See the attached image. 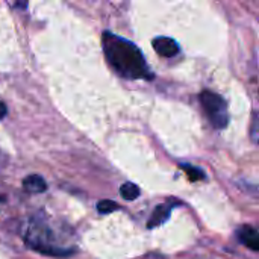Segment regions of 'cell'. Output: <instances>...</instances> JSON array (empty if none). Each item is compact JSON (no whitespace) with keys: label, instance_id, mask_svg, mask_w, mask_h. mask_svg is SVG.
Wrapping results in <instances>:
<instances>
[{"label":"cell","instance_id":"6da1fadb","mask_svg":"<svg viewBox=\"0 0 259 259\" xmlns=\"http://www.w3.org/2000/svg\"><path fill=\"white\" fill-rule=\"evenodd\" d=\"M102 46L108 64L123 79H129V80L153 79V73L147 65L143 52L132 41L120 35H115L112 32H103Z\"/></svg>","mask_w":259,"mask_h":259},{"label":"cell","instance_id":"7a4b0ae2","mask_svg":"<svg viewBox=\"0 0 259 259\" xmlns=\"http://www.w3.org/2000/svg\"><path fill=\"white\" fill-rule=\"evenodd\" d=\"M52 232L47 226L44 225H32L24 237V241L27 244V247H30L32 250L46 255V256H53V258H67L71 256L74 253L73 249H64L59 247L53 243L52 240Z\"/></svg>","mask_w":259,"mask_h":259},{"label":"cell","instance_id":"3957f363","mask_svg":"<svg viewBox=\"0 0 259 259\" xmlns=\"http://www.w3.org/2000/svg\"><path fill=\"white\" fill-rule=\"evenodd\" d=\"M199 102L212 124V127L222 131L229 124V111H228V103L226 100L212 91H202L199 94Z\"/></svg>","mask_w":259,"mask_h":259},{"label":"cell","instance_id":"277c9868","mask_svg":"<svg viewBox=\"0 0 259 259\" xmlns=\"http://www.w3.org/2000/svg\"><path fill=\"white\" fill-rule=\"evenodd\" d=\"M153 49L155 52L159 55V56H164V58H173L179 53V44L170 38V36H156L153 41Z\"/></svg>","mask_w":259,"mask_h":259},{"label":"cell","instance_id":"5b68a950","mask_svg":"<svg viewBox=\"0 0 259 259\" xmlns=\"http://www.w3.org/2000/svg\"><path fill=\"white\" fill-rule=\"evenodd\" d=\"M237 237H238L240 243L244 244L247 249H250L253 252L259 250V234L255 228H252L249 225L241 226L237 232Z\"/></svg>","mask_w":259,"mask_h":259},{"label":"cell","instance_id":"8992f818","mask_svg":"<svg viewBox=\"0 0 259 259\" xmlns=\"http://www.w3.org/2000/svg\"><path fill=\"white\" fill-rule=\"evenodd\" d=\"M170 214H171V206L170 205H159V206H156L153 214H152V217L147 222V228L149 229H155V228L164 225L170 219Z\"/></svg>","mask_w":259,"mask_h":259},{"label":"cell","instance_id":"52a82bcc","mask_svg":"<svg viewBox=\"0 0 259 259\" xmlns=\"http://www.w3.org/2000/svg\"><path fill=\"white\" fill-rule=\"evenodd\" d=\"M23 188L29 193H33V194H38V193H44L47 190V184L46 181L38 176V175H30V176H26L23 179Z\"/></svg>","mask_w":259,"mask_h":259},{"label":"cell","instance_id":"ba28073f","mask_svg":"<svg viewBox=\"0 0 259 259\" xmlns=\"http://www.w3.org/2000/svg\"><path fill=\"white\" fill-rule=\"evenodd\" d=\"M120 196L124 200L132 202V200H135L140 196V188L135 184H132V182H126V184H123L120 187Z\"/></svg>","mask_w":259,"mask_h":259},{"label":"cell","instance_id":"9c48e42d","mask_svg":"<svg viewBox=\"0 0 259 259\" xmlns=\"http://www.w3.org/2000/svg\"><path fill=\"white\" fill-rule=\"evenodd\" d=\"M181 168L187 173V176H188V179H190L191 182L205 179V173H203V170L199 168V167H194V165H190V164H182Z\"/></svg>","mask_w":259,"mask_h":259},{"label":"cell","instance_id":"30bf717a","mask_svg":"<svg viewBox=\"0 0 259 259\" xmlns=\"http://www.w3.org/2000/svg\"><path fill=\"white\" fill-rule=\"evenodd\" d=\"M117 209H120L118 203H115L114 200H109V199L100 200V202L97 203V211H99L100 214H111V212H114V211H117Z\"/></svg>","mask_w":259,"mask_h":259},{"label":"cell","instance_id":"8fae6325","mask_svg":"<svg viewBox=\"0 0 259 259\" xmlns=\"http://www.w3.org/2000/svg\"><path fill=\"white\" fill-rule=\"evenodd\" d=\"M250 134H252V140H253V143H256V141H258V114H256V112H253Z\"/></svg>","mask_w":259,"mask_h":259},{"label":"cell","instance_id":"7c38bea8","mask_svg":"<svg viewBox=\"0 0 259 259\" xmlns=\"http://www.w3.org/2000/svg\"><path fill=\"white\" fill-rule=\"evenodd\" d=\"M6 2L9 3V6H12L15 9H23L27 5V0H6Z\"/></svg>","mask_w":259,"mask_h":259},{"label":"cell","instance_id":"4fadbf2b","mask_svg":"<svg viewBox=\"0 0 259 259\" xmlns=\"http://www.w3.org/2000/svg\"><path fill=\"white\" fill-rule=\"evenodd\" d=\"M6 112H8V111H6V105H5L3 102H0V120L6 115Z\"/></svg>","mask_w":259,"mask_h":259}]
</instances>
